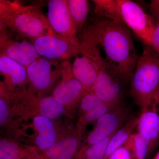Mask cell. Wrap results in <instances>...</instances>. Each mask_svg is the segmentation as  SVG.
Wrapping results in <instances>:
<instances>
[{"mask_svg": "<svg viewBox=\"0 0 159 159\" xmlns=\"http://www.w3.org/2000/svg\"><path fill=\"white\" fill-rule=\"evenodd\" d=\"M42 6L25 5L17 0H0V24L15 36L31 41L43 35L56 34L43 12Z\"/></svg>", "mask_w": 159, "mask_h": 159, "instance_id": "obj_2", "label": "cell"}, {"mask_svg": "<svg viewBox=\"0 0 159 159\" xmlns=\"http://www.w3.org/2000/svg\"><path fill=\"white\" fill-rule=\"evenodd\" d=\"M29 85L26 91L30 93L50 95L60 79L61 61L39 57L27 67Z\"/></svg>", "mask_w": 159, "mask_h": 159, "instance_id": "obj_6", "label": "cell"}, {"mask_svg": "<svg viewBox=\"0 0 159 159\" xmlns=\"http://www.w3.org/2000/svg\"><path fill=\"white\" fill-rule=\"evenodd\" d=\"M47 18L54 33L60 37L80 43L77 29L67 5V0H49Z\"/></svg>", "mask_w": 159, "mask_h": 159, "instance_id": "obj_11", "label": "cell"}, {"mask_svg": "<svg viewBox=\"0 0 159 159\" xmlns=\"http://www.w3.org/2000/svg\"><path fill=\"white\" fill-rule=\"evenodd\" d=\"M115 134L94 145H81L76 159H103L109 142Z\"/></svg>", "mask_w": 159, "mask_h": 159, "instance_id": "obj_24", "label": "cell"}, {"mask_svg": "<svg viewBox=\"0 0 159 159\" xmlns=\"http://www.w3.org/2000/svg\"><path fill=\"white\" fill-rule=\"evenodd\" d=\"M92 2L97 17L123 23L117 0H93Z\"/></svg>", "mask_w": 159, "mask_h": 159, "instance_id": "obj_21", "label": "cell"}, {"mask_svg": "<svg viewBox=\"0 0 159 159\" xmlns=\"http://www.w3.org/2000/svg\"><path fill=\"white\" fill-rule=\"evenodd\" d=\"M129 94L141 111L159 112V56L146 46L131 80Z\"/></svg>", "mask_w": 159, "mask_h": 159, "instance_id": "obj_3", "label": "cell"}, {"mask_svg": "<svg viewBox=\"0 0 159 159\" xmlns=\"http://www.w3.org/2000/svg\"><path fill=\"white\" fill-rule=\"evenodd\" d=\"M74 57L72 64L73 75L87 92H92L98 74L97 64L81 50L79 54Z\"/></svg>", "mask_w": 159, "mask_h": 159, "instance_id": "obj_16", "label": "cell"}, {"mask_svg": "<svg viewBox=\"0 0 159 159\" xmlns=\"http://www.w3.org/2000/svg\"><path fill=\"white\" fill-rule=\"evenodd\" d=\"M136 128L137 132L148 143L147 158L152 154L159 144V112L151 110L141 111Z\"/></svg>", "mask_w": 159, "mask_h": 159, "instance_id": "obj_15", "label": "cell"}, {"mask_svg": "<svg viewBox=\"0 0 159 159\" xmlns=\"http://www.w3.org/2000/svg\"><path fill=\"white\" fill-rule=\"evenodd\" d=\"M152 159H159V150Z\"/></svg>", "mask_w": 159, "mask_h": 159, "instance_id": "obj_29", "label": "cell"}, {"mask_svg": "<svg viewBox=\"0 0 159 159\" xmlns=\"http://www.w3.org/2000/svg\"><path fill=\"white\" fill-rule=\"evenodd\" d=\"M0 74L3 77L0 85L10 97L25 91L29 85L27 68L0 54Z\"/></svg>", "mask_w": 159, "mask_h": 159, "instance_id": "obj_13", "label": "cell"}, {"mask_svg": "<svg viewBox=\"0 0 159 159\" xmlns=\"http://www.w3.org/2000/svg\"><path fill=\"white\" fill-rule=\"evenodd\" d=\"M118 107H117L102 102L93 109L78 116L75 127L77 133L82 136L86 127L89 124L96 122L103 115Z\"/></svg>", "mask_w": 159, "mask_h": 159, "instance_id": "obj_22", "label": "cell"}, {"mask_svg": "<svg viewBox=\"0 0 159 159\" xmlns=\"http://www.w3.org/2000/svg\"><path fill=\"white\" fill-rule=\"evenodd\" d=\"M80 36V42L101 48L114 73L124 84L130 83L139 57L124 23L97 17L85 26Z\"/></svg>", "mask_w": 159, "mask_h": 159, "instance_id": "obj_1", "label": "cell"}, {"mask_svg": "<svg viewBox=\"0 0 159 159\" xmlns=\"http://www.w3.org/2000/svg\"><path fill=\"white\" fill-rule=\"evenodd\" d=\"M11 97L13 115L20 119L42 116L53 120L66 114L65 106L51 95L30 93L25 91Z\"/></svg>", "mask_w": 159, "mask_h": 159, "instance_id": "obj_4", "label": "cell"}, {"mask_svg": "<svg viewBox=\"0 0 159 159\" xmlns=\"http://www.w3.org/2000/svg\"><path fill=\"white\" fill-rule=\"evenodd\" d=\"M123 23L145 46H149L154 26L151 16L138 3L131 0H117Z\"/></svg>", "mask_w": 159, "mask_h": 159, "instance_id": "obj_8", "label": "cell"}, {"mask_svg": "<svg viewBox=\"0 0 159 159\" xmlns=\"http://www.w3.org/2000/svg\"><path fill=\"white\" fill-rule=\"evenodd\" d=\"M61 77L51 95L65 106L66 113L73 114L87 91L74 77L70 61H61Z\"/></svg>", "mask_w": 159, "mask_h": 159, "instance_id": "obj_7", "label": "cell"}, {"mask_svg": "<svg viewBox=\"0 0 159 159\" xmlns=\"http://www.w3.org/2000/svg\"><path fill=\"white\" fill-rule=\"evenodd\" d=\"M139 116L131 117L113 136L109 142L103 159H109L120 147L124 145L129 137L136 128Z\"/></svg>", "mask_w": 159, "mask_h": 159, "instance_id": "obj_19", "label": "cell"}, {"mask_svg": "<svg viewBox=\"0 0 159 159\" xmlns=\"http://www.w3.org/2000/svg\"><path fill=\"white\" fill-rule=\"evenodd\" d=\"M31 124L34 131V144L41 151L51 148L58 139L55 125L52 119L42 116L32 117Z\"/></svg>", "mask_w": 159, "mask_h": 159, "instance_id": "obj_17", "label": "cell"}, {"mask_svg": "<svg viewBox=\"0 0 159 159\" xmlns=\"http://www.w3.org/2000/svg\"><path fill=\"white\" fill-rule=\"evenodd\" d=\"M0 159H41L40 150L7 138L0 140Z\"/></svg>", "mask_w": 159, "mask_h": 159, "instance_id": "obj_18", "label": "cell"}, {"mask_svg": "<svg viewBox=\"0 0 159 159\" xmlns=\"http://www.w3.org/2000/svg\"><path fill=\"white\" fill-rule=\"evenodd\" d=\"M151 16L155 20L159 21V9L150 10Z\"/></svg>", "mask_w": 159, "mask_h": 159, "instance_id": "obj_28", "label": "cell"}, {"mask_svg": "<svg viewBox=\"0 0 159 159\" xmlns=\"http://www.w3.org/2000/svg\"><path fill=\"white\" fill-rule=\"evenodd\" d=\"M82 136L76 128L61 134L51 148L41 151V159H76L81 146Z\"/></svg>", "mask_w": 159, "mask_h": 159, "instance_id": "obj_14", "label": "cell"}, {"mask_svg": "<svg viewBox=\"0 0 159 159\" xmlns=\"http://www.w3.org/2000/svg\"><path fill=\"white\" fill-rule=\"evenodd\" d=\"M93 59L97 64L98 74L92 93L107 104L117 107L123 105L124 84L109 66L101 52L94 54Z\"/></svg>", "mask_w": 159, "mask_h": 159, "instance_id": "obj_5", "label": "cell"}, {"mask_svg": "<svg viewBox=\"0 0 159 159\" xmlns=\"http://www.w3.org/2000/svg\"><path fill=\"white\" fill-rule=\"evenodd\" d=\"M131 155V159L147 158L148 144L138 132L133 133L124 144Z\"/></svg>", "mask_w": 159, "mask_h": 159, "instance_id": "obj_23", "label": "cell"}, {"mask_svg": "<svg viewBox=\"0 0 159 159\" xmlns=\"http://www.w3.org/2000/svg\"><path fill=\"white\" fill-rule=\"evenodd\" d=\"M0 54L27 68L40 57L30 40L16 37L0 24Z\"/></svg>", "mask_w": 159, "mask_h": 159, "instance_id": "obj_9", "label": "cell"}, {"mask_svg": "<svg viewBox=\"0 0 159 159\" xmlns=\"http://www.w3.org/2000/svg\"><path fill=\"white\" fill-rule=\"evenodd\" d=\"M109 159H131V155L128 148L123 145L117 149Z\"/></svg>", "mask_w": 159, "mask_h": 159, "instance_id": "obj_27", "label": "cell"}, {"mask_svg": "<svg viewBox=\"0 0 159 159\" xmlns=\"http://www.w3.org/2000/svg\"><path fill=\"white\" fill-rule=\"evenodd\" d=\"M69 11L77 29L78 34L81 35L86 26L89 11V4L87 0H67Z\"/></svg>", "mask_w": 159, "mask_h": 159, "instance_id": "obj_20", "label": "cell"}, {"mask_svg": "<svg viewBox=\"0 0 159 159\" xmlns=\"http://www.w3.org/2000/svg\"><path fill=\"white\" fill-rule=\"evenodd\" d=\"M129 109L122 105L100 117L81 145L89 146L100 142L116 132L130 119Z\"/></svg>", "mask_w": 159, "mask_h": 159, "instance_id": "obj_12", "label": "cell"}, {"mask_svg": "<svg viewBox=\"0 0 159 159\" xmlns=\"http://www.w3.org/2000/svg\"><path fill=\"white\" fill-rule=\"evenodd\" d=\"M103 102L92 92H87L80 102L78 107V116L87 112Z\"/></svg>", "mask_w": 159, "mask_h": 159, "instance_id": "obj_25", "label": "cell"}, {"mask_svg": "<svg viewBox=\"0 0 159 159\" xmlns=\"http://www.w3.org/2000/svg\"><path fill=\"white\" fill-rule=\"evenodd\" d=\"M154 26L151 35L150 44L148 47L159 56V21L154 20Z\"/></svg>", "mask_w": 159, "mask_h": 159, "instance_id": "obj_26", "label": "cell"}, {"mask_svg": "<svg viewBox=\"0 0 159 159\" xmlns=\"http://www.w3.org/2000/svg\"><path fill=\"white\" fill-rule=\"evenodd\" d=\"M40 57L62 61L75 57L80 51V44L56 35H44L31 41Z\"/></svg>", "mask_w": 159, "mask_h": 159, "instance_id": "obj_10", "label": "cell"}]
</instances>
